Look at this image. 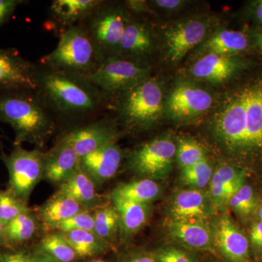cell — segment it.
I'll use <instances>...</instances> for the list:
<instances>
[{
	"label": "cell",
	"mask_w": 262,
	"mask_h": 262,
	"mask_svg": "<svg viewBox=\"0 0 262 262\" xmlns=\"http://www.w3.org/2000/svg\"><path fill=\"white\" fill-rule=\"evenodd\" d=\"M211 198L200 189H186L178 193L169 208L170 220L206 221L213 212Z\"/></svg>",
	"instance_id": "e0dca14e"
},
{
	"label": "cell",
	"mask_w": 262,
	"mask_h": 262,
	"mask_svg": "<svg viewBox=\"0 0 262 262\" xmlns=\"http://www.w3.org/2000/svg\"><path fill=\"white\" fill-rule=\"evenodd\" d=\"M258 32L261 33V34H262V31H260V32Z\"/></svg>",
	"instance_id": "681fc988"
},
{
	"label": "cell",
	"mask_w": 262,
	"mask_h": 262,
	"mask_svg": "<svg viewBox=\"0 0 262 262\" xmlns=\"http://www.w3.org/2000/svg\"><path fill=\"white\" fill-rule=\"evenodd\" d=\"M176 156L182 169L195 165L206 158L203 148L196 141L187 139H179Z\"/></svg>",
	"instance_id": "836d02e7"
},
{
	"label": "cell",
	"mask_w": 262,
	"mask_h": 262,
	"mask_svg": "<svg viewBox=\"0 0 262 262\" xmlns=\"http://www.w3.org/2000/svg\"><path fill=\"white\" fill-rule=\"evenodd\" d=\"M248 46L246 34L239 31H220L205 42L203 49L207 53L229 56L244 51Z\"/></svg>",
	"instance_id": "484cf974"
},
{
	"label": "cell",
	"mask_w": 262,
	"mask_h": 262,
	"mask_svg": "<svg viewBox=\"0 0 262 262\" xmlns=\"http://www.w3.org/2000/svg\"><path fill=\"white\" fill-rule=\"evenodd\" d=\"M152 46L149 30L144 24L128 21L115 56L127 54L134 57L144 56Z\"/></svg>",
	"instance_id": "cb8c5ba5"
},
{
	"label": "cell",
	"mask_w": 262,
	"mask_h": 262,
	"mask_svg": "<svg viewBox=\"0 0 262 262\" xmlns=\"http://www.w3.org/2000/svg\"><path fill=\"white\" fill-rule=\"evenodd\" d=\"M213 98L205 90L182 84L172 91L167 110L173 118L187 119L198 116L211 107Z\"/></svg>",
	"instance_id": "4fadbf2b"
},
{
	"label": "cell",
	"mask_w": 262,
	"mask_h": 262,
	"mask_svg": "<svg viewBox=\"0 0 262 262\" xmlns=\"http://www.w3.org/2000/svg\"><path fill=\"white\" fill-rule=\"evenodd\" d=\"M94 262H104V261H94Z\"/></svg>",
	"instance_id": "c3c4849f"
},
{
	"label": "cell",
	"mask_w": 262,
	"mask_h": 262,
	"mask_svg": "<svg viewBox=\"0 0 262 262\" xmlns=\"http://www.w3.org/2000/svg\"><path fill=\"white\" fill-rule=\"evenodd\" d=\"M94 232L106 244L112 242L120 232V218L113 204L103 205L95 208Z\"/></svg>",
	"instance_id": "f1b7e54d"
},
{
	"label": "cell",
	"mask_w": 262,
	"mask_h": 262,
	"mask_svg": "<svg viewBox=\"0 0 262 262\" xmlns=\"http://www.w3.org/2000/svg\"><path fill=\"white\" fill-rule=\"evenodd\" d=\"M122 262H158L154 253L137 251L130 253Z\"/></svg>",
	"instance_id": "ab89813d"
},
{
	"label": "cell",
	"mask_w": 262,
	"mask_h": 262,
	"mask_svg": "<svg viewBox=\"0 0 262 262\" xmlns=\"http://www.w3.org/2000/svg\"><path fill=\"white\" fill-rule=\"evenodd\" d=\"M122 160L121 149L112 144L81 158L80 167L98 188L116 175Z\"/></svg>",
	"instance_id": "5bb4252c"
},
{
	"label": "cell",
	"mask_w": 262,
	"mask_h": 262,
	"mask_svg": "<svg viewBox=\"0 0 262 262\" xmlns=\"http://www.w3.org/2000/svg\"><path fill=\"white\" fill-rule=\"evenodd\" d=\"M32 211L27 203L20 201L8 189H0V220L5 226L18 215Z\"/></svg>",
	"instance_id": "d6a6232c"
},
{
	"label": "cell",
	"mask_w": 262,
	"mask_h": 262,
	"mask_svg": "<svg viewBox=\"0 0 262 262\" xmlns=\"http://www.w3.org/2000/svg\"><path fill=\"white\" fill-rule=\"evenodd\" d=\"M110 198L118 213L120 232L123 237H132L147 223L151 215L150 204L136 203L113 194Z\"/></svg>",
	"instance_id": "44dd1931"
},
{
	"label": "cell",
	"mask_w": 262,
	"mask_h": 262,
	"mask_svg": "<svg viewBox=\"0 0 262 262\" xmlns=\"http://www.w3.org/2000/svg\"><path fill=\"white\" fill-rule=\"evenodd\" d=\"M255 44L262 53V34L260 32L256 33L254 35Z\"/></svg>",
	"instance_id": "bcb514c9"
},
{
	"label": "cell",
	"mask_w": 262,
	"mask_h": 262,
	"mask_svg": "<svg viewBox=\"0 0 262 262\" xmlns=\"http://www.w3.org/2000/svg\"><path fill=\"white\" fill-rule=\"evenodd\" d=\"M128 21L123 9L103 1L81 23L102 62L116 55Z\"/></svg>",
	"instance_id": "8992f818"
},
{
	"label": "cell",
	"mask_w": 262,
	"mask_h": 262,
	"mask_svg": "<svg viewBox=\"0 0 262 262\" xmlns=\"http://www.w3.org/2000/svg\"><path fill=\"white\" fill-rule=\"evenodd\" d=\"M229 206L239 216L248 217L257 208V201L251 186L245 184L231 198Z\"/></svg>",
	"instance_id": "e575fe53"
},
{
	"label": "cell",
	"mask_w": 262,
	"mask_h": 262,
	"mask_svg": "<svg viewBox=\"0 0 262 262\" xmlns=\"http://www.w3.org/2000/svg\"><path fill=\"white\" fill-rule=\"evenodd\" d=\"M32 262H58L49 255L38 250L35 253L32 254Z\"/></svg>",
	"instance_id": "7bdbcfd3"
},
{
	"label": "cell",
	"mask_w": 262,
	"mask_h": 262,
	"mask_svg": "<svg viewBox=\"0 0 262 262\" xmlns=\"http://www.w3.org/2000/svg\"><path fill=\"white\" fill-rule=\"evenodd\" d=\"M206 25L200 20H190L170 29L165 34L168 57L177 62L204 39Z\"/></svg>",
	"instance_id": "d6986e66"
},
{
	"label": "cell",
	"mask_w": 262,
	"mask_h": 262,
	"mask_svg": "<svg viewBox=\"0 0 262 262\" xmlns=\"http://www.w3.org/2000/svg\"><path fill=\"white\" fill-rule=\"evenodd\" d=\"M80 160L72 146L60 138L51 149L45 152L43 179L59 187L77 171Z\"/></svg>",
	"instance_id": "9a60e30c"
},
{
	"label": "cell",
	"mask_w": 262,
	"mask_h": 262,
	"mask_svg": "<svg viewBox=\"0 0 262 262\" xmlns=\"http://www.w3.org/2000/svg\"><path fill=\"white\" fill-rule=\"evenodd\" d=\"M89 78L106 96L123 92L147 80L149 70L134 60L111 56L105 59Z\"/></svg>",
	"instance_id": "ba28073f"
},
{
	"label": "cell",
	"mask_w": 262,
	"mask_h": 262,
	"mask_svg": "<svg viewBox=\"0 0 262 262\" xmlns=\"http://www.w3.org/2000/svg\"><path fill=\"white\" fill-rule=\"evenodd\" d=\"M39 225L37 215L32 211L25 212L12 220L5 228V248H15L34 237Z\"/></svg>",
	"instance_id": "d4e9b609"
},
{
	"label": "cell",
	"mask_w": 262,
	"mask_h": 262,
	"mask_svg": "<svg viewBox=\"0 0 262 262\" xmlns=\"http://www.w3.org/2000/svg\"><path fill=\"white\" fill-rule=\"evenodd\" d=\"M213 130L232 156L262 158V75L246 80L226 98L213 117Z\"/></svg>",
	"instance_id": "6da1fadb"
},
{
	"label": "cell",
	"mask_w": 262,
	"mask_h": 262,
	"mask_svg": "<svg viewBox=\"0 0 262 262\" xmlns=\"http://www.w3.org/2000/svg\"><path fill=\"white\" fill-rule=\"evenodd\" d=\"M159 184L149 179H139L117 186L112 194H116L128 201L150 204L160 195Z\"/></svg>",
	"instance_id": "4316f807"
},
{
	"label": "cell",
	"mask_w": 262,
	"mask_h": 262,
	"mask_svg": "<svg viewBox=\"0 0 262 262\" xmlns=\"http://www.w3.org/2000/svg\"><path fill=\"white\" fill-rule=\"evenodd\" d=\"M41 65L89 77L102 63L82 24L67 29L59 36L57 47L41 59Z\"/></svg>",
	"instance_id": "277c9868"
},
{
	"label": "cell",
	"mask_w": 262,
	"mask_h": 262,
	"mask_svg": "<svg viewBox=\"0 0 262 262\" xmlns=\"http://www.w3.org/2000/svg\"><path fill=\"white\" fill-rule=\"evenodd\" d=\"M38 67L20 56L15 48H0V91H37Z\"/></svg>",
	"instance_id": "30bf717a"
},
{
	"label": "cell",
	"mask_w": 262,
	"mask_h": 262,
	"mask_svg": "<svg viewBox=\"0 0 262 262\" xmlns=\"http://www.w3.org/2000/svg\"><path fill=\"white\" fill-rule=\"evenodd\" d=\"M122 93L119 113L130 128H146L161 115L163 92L156 81L147 79Z\"/></svg>",
	"instance_id": "52a82bcc"
},
{
	"label": "cell",
	"mask_w": 262,
	"mask_h": 262,
	"mask_svg": "<svg viewBox=\"0 0 262 262\" xmlns=\"http://www.w3.org/2000/svg\"><path fill=\"white\" fill-rule=\"evenodd\" d=\"M213 173V169L206 158L195 165L182 169L181 180L191 189L202 190L210 184Z\"/></svg>",
	"instance_id": "1f68e13d"
},
{
	"label": "cell",
	"mask_w": 262,
	"mask_h": 262,
	"mask_svg": "<svg viewBox=\"0 0 262 262\" xmlns=\"http://www.w3.org/2000/svg\"><path fill=\"white\" fill-rule=\"evenodd\" d=\"M101 0H54L49 8V28L59 32L82 23L93 10L102 3Z\"/></svg>",
	"instance_id": "2e32d148"
},
{
	"label": "cell",
	"mask_w": 262,
	"mask_h": 262,
	"mask_svg": "<svg viewBox=\"0 0 262 262\" xmlns=\"http://www.w3.org/2000/svg\"><path fill=\"white\" fill-rule=\"evenodd\" d=\"M39 250L58 262H72L77 257L75 250L59 231L46 234Z\"/></svg>",
	"instance_id": "4dcf8cb0"
},
{
	"label": "cell",
	"mask_w": 262,
	"mask_h": 262,
	"mask_svg": "<svg viewBox=\"0 0 262 262\" xmlns=\"http://www.w3.org/2000/svg\"><path fill=\"white\" fill-rule=\"evenodd\" d=\"M94 182L80 167L68 180L58 187V191L80 204L87 210L95 209L101 206V196Z\"/></svg>",
	"instance_id": "603a6c76"
},
{
	"label": "cell",
	"mask_w": 262,
	"mask_h": 262,
	"mask_svg": "<svg viewBox=\"0 0 262 262\" xmlns=\"http://www.w3.org/2000/svg\"><path fill=\"white\" fill-rule=\"evenodd\" d=\"M38 96L56 119L77 120L99 112L106 97L87 76L38 67Z\"/></svg>",
	"instance_id": "7a4b0ae2"
},
{
	"label": "cell",
	"mask_w": 262,
	"mask_h": 262,
	"mask_svg": "<svg viewBox=\"0 0 262 262\" xmlns=\"http://www.w3.org/2000/svg\"><path fill=\"white\" fill-rule=\"evenodd\" d=\"M84 209L75 200L58 190L38 208L35 214L44 230L51 231L56 230L61 222Z\"/></svg>",
	"instance_id": "ffe728a7"
},
{
	"label": "cell",
	"mask_w": 262,
	"mask_h": 262,
	"mask_svg": "<svg viewBox=\"0 0 262 262\" xmlns=\"http://www.w3.org/2000/svg\"><path fill=\"white\" fill-rule=\"evenodd\" d=\"M0 121L14 131V146L29 143L40 149L56 127V118L37 92L30 90L0 91Z\"/></svg>",
	"instance_id": "3957f363"
},
{
	"label": "cell",
	"mask_w": 262,
	"mask_h": 262,
	"mask_svg": "<svg viewBox=\"0 0 262 262\" xmlns=\"http://www.w3.org/2000/svg\"><path fill=\"white\" fill-rule=\"evenodd\" d=\"M155 3L160 8L171 10L179 8L182 4L183 2L180 0H157Z\"/></svg>",
	"instance_id": "b9f144b4"
},
{
	"label": "cell",
	"mask_w": 262,
	"mask_h": 262,
	"mask_svg": "<svg viewBox=\"0 0 262 262\" xmlns=\"http://www.w3.org/2000/svg\"><path fill=\"white\" fill-rule=\"evenodd\" d=\"M0 262H32V254L23 250L0 251Z\"/></svg>",
	"instance_id": "f35d334b"
},
{
	"label": "cell",
	"mask_w": 262,
	"mask_h": 262,
	"mask_svg": "<svg viewBox=\"0 0 262 262\" xmlns=\"http://www.w3.org/2000/svg\"><path fill=\"white\" fill-rule=\"evenodd\" d=\"M213 229V246L228 262H250L249 241L229 215H222Z\"/></svg>",
	"instance_id": "7c38bea8"
},
{
	"label": "cell",
	"mask_w": 262,
	"mask_h": 262,
	"mask_svg": "<svg viewBox=\"0 0 262 262\" xmlns=\"http://www.w3.org/2000/svg\"><path fill=\"white\" fill-rule=\"evenodd\" d=\"M239 67L238 62L230 56L207 53L193 65L191 73L196 78L222 82L230 78Z\"/></svg>",
	"instance_id": "7402d4cb"
},
{
	"label": "cell",
	"mask_w": 262,
	"mask_h": 262,
	"mask_svg": "<svg viewBox=\"0 0 262 262\" xmlns=\"http://www.w3.org/2000/svg\"><path fill=\"white\" fill-rule=\"evenodd\" d=\"M253 15L258 23L262 24V0L256 2L253 4Z\"/></svg>",
	"instance_id": "ee69618b"
},
{
	"label": "cell",
	"mask_w": 262,
	"mask_h": 262,
	"mask_svg": "<svg viewBox=\"0 0 262 262\" xmlns=\"http://www.w3.org/2000/svg\"><path fill=\"white\" fill-rule=\"evenodd\" d=\"M251 241L253 246L262 249V222L258 221L252 226L251 230Z\"/></svg>",
	"instance_id": "60d3db41"
},
{
	"label": "cell",
	"mask_w": 262,
	"mask_h": 262,
	"mask_svg": "<svg viewBox=\"0 0 262 262\" xmlns=\"http://www.w3.org/2000/svg\"><path fill=\"white\" fill-rule=\"evenodd\" d=\"M154 253L158 262H198L190 253L174 246L160 248Z\"/></svg>",
	"instance_id": "8d00e7d4"
},
{
	"label": "cell",
	"mask_w": 262,
	"mask_h": 262,
	"mask_svg": "<svg viewBox=\"0 0 262 262\" xmlns=\"http://www.w3.org/2000/svg\"><path fill=\"white\" fill-rule=\"evenodd\" d=\"M258 218H259V221L262 222V203L261 206H259V208H258Z\"/></svg>",
	"instance_id": "7dc6e473"
},
{
	"label": "cell",
	"mask_w": 262,
	"mask_h": 262,
	"mask_svg": "<svg viewBox=\"0 0 262 262\" xmlns=\"http://www.w3.org/2000/svg\"><path fill=\"white\" fill-rule=\"evenodd\" d=\"M177 145L169 138H156L134 149L129 155L132 171L144 179H163L173 165Z\"/></svg>",
	"instance_id": "9c48e42d"
},
{
	"label": "cell",
	"mask_w": 262,
	"mask_h": 262,
	"mask_svg": "<svg viewBox=\"0 0 262 262\" xmlns=\"http://www.w3.org/2000/svg\"><path fill=\"white\" fill-rule=\"evenodd\" d=\"M45 151L14 146L10 154L2 151L0 160L8 172V189L16 198L28 203L36 186L43 179Z\"/></svg>",
	"instance_id": "5b68a950"
},
{
	"label": "cell",
	"mask_w": 262,
	"mask_h": 262,
	"mask_svg": "<svg viewBox=\"0 0 262 262\" xmlns=\"http://www.w3.org/2000/svg\"><path fill=\"white\" fill-rule=\"evenodd\" d=\"M5 225L0 220V246L5 247Z\"/></svg>",
	"instance_id": "f6af8a7d"
},
{
	"label": "cell",
	"mask_w": 262,
	"mask_h": 262,
	"mask_svg": "<svg viewBox=\"0 0 262 262\" xmlns=\"http://www.w3.org/2000/svg\"><path fill=\"white\" fill-rule=\"evenodd\" d=\"M244 171L232 165H222L213 173L210 182V198L214 209L222 211L226 208L224 201L225 186Z\"/></svg>",
	"instance_id": "f546056e"
},
{
	"label": "cell",
	"mask_w": 262,
	"mask_h": 262,
	"mask_svg": "<svg viewBox=\"0 0 262 262\" xmlns=\"http://www.w3.org/2000/svg\"><path fill=\"white\" fill-rule=\"evenodd\" d=\"M79 257H89L103 252L108 244L94 232L73 230L62 232Z\"/></svg>",
	"instance_id": "83f0119b"
},
{
	"label": "cell",
	"mask_w": 262,
	"mask_h": 262,
	"mask_svg": "<svg viewBox=\"0 0 262 262\" xmlns=\"http://www.w3.org/2000/svg\"><path fill=\"white\" fill-rule=\"evenodd\" d=\"M24 3L22 0H0V28L10 20L15 9Z\"/></svg>",
	"instance_id": "74e56055"
},
{
	"label": "cell",
	"mask_w": 262,
	"mask_h": 262,
	"mask_svg": "<svg viewBox=\"0 0 262 262\" xmlns=\"http://www.w3.org/2000/svg\"><path fill=\"white\" fill-rule=\"evenodd\" d=\"M61 138L81 158L103 146L116 144L119 133L113 124L103 119L72 129Z\"/></svg>",
	"instance_id": "8fae6325"
},
{
	"label": "cell",
	"mask_w": 262,
	"mask_h": 262,
	"mask_svg": "<svg viewBox=\"0 0 262 262\" xmlns=\"http://www.w3.org/2000/svg\"><path fill=\"white\" fill-rule=\"evenodd\" d=\"M169 235L185 247L198 251H211L213 247V229L205 221L170 220Z\"/></svg>",
	"instance_id": "ac0fdd59"
},
{
	"label": "cell",
	"mask_w": 262,
	"mask_h": 262,
	"mask_svg": "<svg viewBox=\"0 0 262 262\" xmlns=\"http://www.w3.org/2000/svg\"><path fill=\"white\" fill-rule=\"evenodd\" d=\"M56 230L59 232H70L73 230H85L94 232V218L91 210L84 209L61 222Z\"/></svg>",
	"instance_id": "d590c367"
}]
</instances>
